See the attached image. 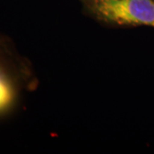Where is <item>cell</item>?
<instances>
[{
    "mask_svg": "<svg viewBox=\"0 0 154 154\" xmlns=\"http://www.w3.org/2000/svg\"><path fill=\"white\" fill-rule=\"evenodd\" d=\"M96 9L103 18L116 24L154 28V0H97Z\"/></svg>",
    "mask_w": 154,
    "mask_h": 154,
    "instance_id": "6da1fadb",
    "label": "cell"
},
{
    "mask_svg": "<svg viewBox=\"0 0 154 154\" xmlns=\"http://www.w3.org/2000/svg\"><path fill=\"white\" fill-rule=\"evenodd\" d=\"M15 97V91L5 69L0 64V112L6 110Z\"/></svg>",
    "mask_w": 154,
    "mask_h": 154,
    "instance_id": "7a4b0ae2",
    "label": "cell"
}]
</instances>
